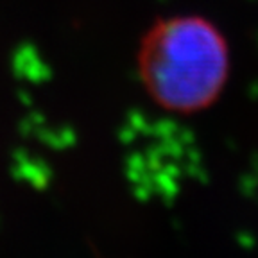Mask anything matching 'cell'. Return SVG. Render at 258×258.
I'll use <instances>...</instances> for the list:
<instances>
[{"label":"cell","instance_id":"1","mask_svg":"<svg viewBox=\"0 0 258 258\" xmlns=\"http://www.w3.org/2000/svg\"><path fill=\"white\" fill-rule=\"evenodd\" d=\"M228 52L219 34L198 18H177L147 40L144 83L154 101L179 113L208 106L226 81Z\"/></svg>","mask_w":258,"mask_h":258}]
</instances>
